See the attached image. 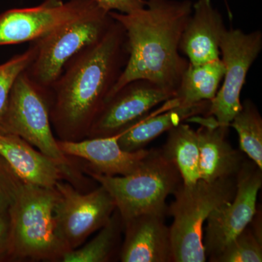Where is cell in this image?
<instances>
[{
  "label": "cell",
  "mask_w": 262,
  "mask_h": 262,
  "mask_svg": "<svg viewBox=\"0 0 262 262\" xmlns=\"http://www.w3.org/2000/svg\"><path fill=\"white\" fill-rule=\"evenodd\" d=\"M128 56L126 33L115 20L101 39L67 62L48 90L52 127L58 140L87 138Z\"/></svg>",
  "instance_id": "6da1fadb"
},
{
  "label": "cell",
  "mask_w": 262,
  "mask_h": 262,
  "mask_svg": "<svg viewBox=\"0 0 262 262\" xmlns=\"http://www.w3.org/2000/svg\"><path fill=\"white\" fill-rule=\"evenodd\" d=\"M146 1L144 8L128 14L110 12L125 29L129 56L106 101L127 82L138 79L151 81L175 96L189 64L180 54L179 44L192 14V2Z\"/></svg>",
  "instance_id": "7a4b0ae2"
},
{
  "label": "cell",
  "mask_w": 262,
  "mask_h": 262,
  "mask_svg": "<svg viewBox=\"0 0 262 262\" xmlns=\"http://www.w3.org/2000/svg\"><path fill=\"white\" fill-rule=\"evenodd\" d=\"M84 170L113 196L123 222L144 213L168 215L167 198L183 184L179 169L162 148L149 149L129 175L111 177Z\"/></svg>",
  "instance_id": "3957f363"
},
{
  "label": "cell",
  "mask_w": 262,
  "mask_h": 262,
  "mask_svg": "<svg viewBox=\"0 0 262 262\" xmlns=\"http://www.w3.org/2000/svg\"><path fill=\"white\" fill-rule=\"evenodd\" d=\"M58 193L24 183L10 206L11 255L30 261H61L68 249L56 230Z\"/></svg>",
  "instance_id": "277c9868"
},
{
  "label": "cell",
  "mask_w": 262,
  "mask_h": 262,
  "mask_svg": "<svg viewBox=\"0 0 262 262\" xmlns=\"http://www.w3.org/2000/svg\"><path fill=\"white\" fill-rule=\"evenodd\" d=\"M235 177L192 185L182 184L168 208L173 222L170 227L173 262L207 261L203 246V225L215 208L233 199Z\"/></svg>",
  "instance_id": "5b68a950"
},
{
  "label": "cell",
  "mask_w": 262,
  "mask_h": 262,
  "mask_svg": "<svg viewBox=\"0 0 262 262\" xmlns=\"http://www.w3.org/2000/svg\"><path fill=\"white\" fill-rule=\"evenodd\" d=\"M0 133L18 136L56 161L74 165L55 138L50 115L49 92L38 85L26 70L15 80Z\"/></svg>",
  "instance_id": "8992f818"
},
{
  "label": "cell",
  "mask_w": 262,
  "mask_h": 262,
  "mask_svg": "<svg viewBox=\"0 0 262 262\" xmlns=\"http://www.w3.org/2000/svg\"><path fill=\"white\" fill-rule=\"evenodd\" d=\"M114 21L108 12L99 8L37 39V56L26 72L36 84L48 91L67 62L101 39Z\"/></svg>",
  "instance_id": "52a82bcc"
},
{
  "label": "cell",
  "mask_w": 262,
  "mask_h": 262,
  "mask_svg": "<svg viewBox=\"0 0 262 262\" xmlns=\"http://www.w3.org/2000/svg\"><path fill=\"white\" fill-rule=\"evenodd\" d=\"M58 193L54 208L56 230L68 251L84 244L89 236L106 225L116 204L102 186L81 193L71 183H57Z\"/></svg>",
  "instance_id": "ba28073f"
},
{
  "label": "cell",
  "mask_w": 262,
  "mask_h": 262,
  "mask_svg": "<svg viewBox=\"0 0 262 262\" xmlns=\"http://www.w3.org/2000/svg\"><path fill=\"white\" fill-rule=\"evenodd\" d=\"M221 59L225 66L224 82L211 101L206 117H213L219 125L229 127L242 107L241 94L248 71L262 49L260 30L245 33L238 29H227L220 42Z\"/></svg>",
  "instance_id": "9c48e42d"
},
{
  "label": "cell",
  "mask_w": 262,
  "mask_h": 262,
  "mask_svg": "<svg viewBox=\"0 0 262 262\" xmlns=\"http://www.w3.org/2000/svg\"><path fill=\"white\" fill-rule=\"evenodd\" d=\"M235 178L237 188L233 199L215 208L203 229L205 253L211 262L244 230L257 211L262 169L252 160L246 159Z\"/></svg>",
  "instance_id": "30bf717a"
},
{
  "label": "cell",
  "mask_w": 262,
  "mask_h": 262,
  "mask_svg": "<svg viewBox=\"0 0 262 262\" xmlns=\"http://www.w3.org/2000/svg\"><path fill=\"white\" fill-rule=\"evenodd\" d=\"M99 8L93 0H44L0 15V46L34 42Z\"/></svg>",
  "instance_id": "8fae6325"
},
{
  "label": "cell",
  "mask_w": 262,
  "mask_h": 262,
  "mask_svg": "<svg viewBox=\"0 0 262 262\" xmlns=\"http://www.w3.org/2000/svg\"><path fill=\"white\" fill-rule=\"evenodd\" d=\"M173 98V94L151 81H130L105 102L87 138L110 137L121 134L147 117L155 106Z\"/></svg>",
  "instance_id": "7c38bea8"
},
{
  "label": "cell",
  "mask_w": 262,
  "mask_h": 262,
  "mask_svg": "<svg viewBox=\"0 0 262 262\" xmlns=\"http://www.w3.org/2000/svg\"><path fill=\"white\" fill-rule=\"evenodd\" d=\"M0 156L26 184L55 189L61 181L72 184L82 179L74 165L56 161L18 136L0 133Z\"/></svg>",
  "instance_id": "4fadbf2b"
},
{
  "label": "cell",
  "mask_w": 262,
  "mask_h": 262,
  "mask_svg": "<svg viewBox=\"0 0 262 262\" xmlns=\"http://www.w3.org/2000/svg\"><path fill=\"white\" fill-rule=\"evenodd\" d=\"M166 215H136L124 224L125 238L119 259L122 262H173L170 227Z\"/></svg>",
  "instance_id": "5bb4252c"
},
{
  "label": "cell",
  "mask_w": 262,
  "mask_h": 262,
  "mask_svg": "<svg viewBox=\"0 0 262 262\" xmlns=\"http://www.w3.org/2000/svg\"><path fill=\"white\" fill-rule=\"evenodd\" d=\"M119 135L87 138L77 141L58 139V144L67 156L85 160L88 163L86 170L111 177L127 176L140 166L149 150L125 151L119 145Z\"/></svg>",
  "instance_id": "9a60e30c"
},
{
  "label": "cell",
  "mask_w": 262,
  "mask_h": 262,
  "mask_svg": "<svg viewBox=\"0 0 262 262\" xmlns=\"http://www.w3.org/2000/svg\"><path fill=\"white\" fill-rule=\"evenodd\" d=\"M227 30L223 17L212 0H198L182 33L179 51L191 64H201L221 57L220 42Z\"/></svg>",
  "instance_id": "2e32d148"
},
{
  "label": "cell",
  "mask_w": 262,
  "mask_h": 262,
  "mask_svg": "<svg viewBox=\"0 0 262 262\" xmlns=\"http://www.w3.org/2000/svg\"><path fill=\"white\" fill-rule=\"evenodd\" d=\"M198 118L201 124L196 130L200 152V179L210 182L235 177L246 158L244 152L234 149L227 139L229 127L219 125L213 117Z\"/></svg>",
  "instance_id": "e0dca14e"
},
{
  "label": "cell",
  "mask_w": 262,
  "mask_h": 262,
  "mask_svg": "<svg viewBox=\"0 0 262 262\" xmlns=\"http://www.w3.org/2000/svg\"><path fill=\"white\" fill-rule=\"evenodd\" d=\"M210 104L211 101H206L188 106H178L175 99L171 98L165 101L155 113H150L120 134L119 145L126 151L144 149L151 141L179 124L199 115L206 117Z\"/></svg>",
  "instance_id": "ac0fdd59"
},
{
  "label": "cell",
  "mask_w": 262,
  "mask_h": 262,
  "mask_svg": "<svg viewBox=\"0 0 262 262\" xmlns=\"http://www.w3.org/2000/svg\"><path fill=\"white\" fill-rule=\"evenodd\" d=\"M224 75L225 66L221 58L201 64L189 63L173 98L178 106L211 101L218 92Z\"/></svg>",
  "instance_id": "d6986e66"
},
{
  "label": "cell",
  "mask_w": 262,
  "mask_h": 262,
  "mask_svg": "<svg viewBox=\"0 0 262 262\" xmlns=\"http://www.w3.org/2000/svg\"><path fill=\"white\" fill-rule=\"evenodd\" d=\"M162 149L179 169L185 185L200 180L199 146L196 130L184 122L168 130Z\"/></svg>",
  "instance_id": "ffe728a7"
},
{
  "label": "cell",
  "mask_w": 262,
  "mask_h": 262,
  "mask_svg": "<svg viewBox=\"0 0 262 262\" xmlns=\"http://www.w3.org/2000/svg\"><path fill=\"white\" fill-rule=\"evenodd\" d=\"M124 224L120 213L115 210L106 225L98 233L82 247L68 251L62 257V262H108L120 254L121 234Z\"/></svg>",
  "instance_id": "44dd1931"
},
{
  "label": "cell",
  "mask_w": 262,
  "mask_h": 262,
  "mask_svg": "<svg viewBox=\"0 0 262 262\" xmlns=\"http://www.w3.org/2000/svg\"><path fill=\"white\" fill-rule=\"evenodd\" d=\"M229 127L238 134L241 151L262 169V117L253 101H244Z\"/></svg>",
  "instance_id": "7402d4cb"
},
{
  "label": "cell",
  "mask_w": 262,
  "mask_h": 262,
  "mask_svg": "<svg viewBox=\"0 0 262 262\" xmlns=\"http://www.w3.org/2000/svg\"><path fill=\"white\" fill-rule=\"evenodd\" d=\"M261 212L257 209L252 220L237 234L213 262L262 261Z\"/></svg>",
  "instance_id": "603a6c76"
},
{
  "label": "cell",
  "mask_w": 262,
  "mask_h": 262,
  "mask_svg": "<svg viewBox=\"0 0 262 262\" xmlns=\"http://www.w3.org/2000/svg\"><path fill=\"white\" fill-rule=\"evenodd\" d=\"M37 42L34 41L23 53L0 65V122L8 107L10 93L15 80L20 73L32 64L37 56Z\"/></svg>",
  "instance_id": "cb8c5ba5"
},
{
  "label": "cell",
  "mask_w": 262,
  "mask_h": 262,
  "mask_svg": "<svg viewBox=\"0 0 262 262\" xmlns=\"http://www.w3.org/2000/svg\"><path fill=\"white\" fill-rule=\"evenodd\" d=\"M24 182L0 156V215L8 213Z\"/></svg>",
  "instance_id": "d4e9b609"
},
{
  "label": "cell",
  "mask_w": 262,
  "mask_h": 262,
  "mask_svg": "<svg viewBox=\"0 0 262 262\" xmlns=\"http://www.w3.org/2000/svg\"><path fill=\"white\" fill-rule=\"evenodd\" d=\"M105 11L128 14L146 6V0H93Z\"/></svg>",
  "instance_id": "484cf974"
},
{
  "label": "cell",
  "mask_w": 262,
  "mask_h": 262,
  "mask_svg": "<svg viewBox=\"0 0 262 262\" xmlns=\"http://www.w3.org/2000/svg\"><path fill=\"white\" fill-rule=\"evenodd\" d=\"M5 254H11L10 220L8 213L0 215V258Z\"/></svg>",
  "instance_id": "4316f807"
}]
</instances>
